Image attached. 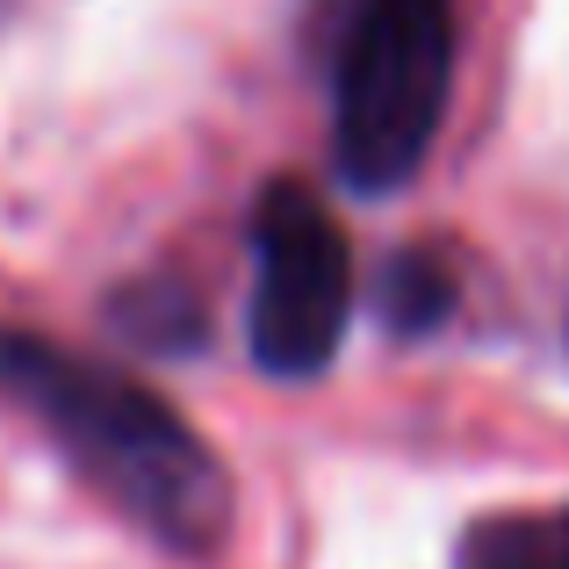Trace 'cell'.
<instances>
[{
	"instance_id": "cell-1",
	"label": "cell",
	"mask_w": 569,
	"mask_h": 569,
	"mask_svg": "<svg viewBox=\"0 0 569 569\" xmlns=\"http://www.w3.org/2000/svg\"><path fill=\"white\" fill-rule=\"evenodd\" d=\"M0 389L66 447V461L159 548L209 556L231 527V483L167 397L116 368L0 325Z\"/></svg>"
},
{
	"instance_id": "cell-5",
	"label": "cell",
	"mask_w": 569,
	"mask_h": 569,
	"mask_svg": "<svg viewBox=\"0 0 569 569\" xmlns=\"http://www.w3.org/2000/svg\"><path fill=\"white\" fill-rule=\"evenodd\" d=\"M447 296H455V281H447L426 252H403V260L389 267V281H382V318L397 325V332H426V325L447 310Z\"/></svg>"
},
{
	"instance_id": "cell-4",
	"label": "cell",
	"mask_w": 569,
	"mask_h": 569,
	"mask_svg": "<svg viewBox=\"0 0 569 569\" xmlns=\"http://www.w3.org/2000/svg\"><path fill=\"white\" fill-rule=\"evenodd\" d=\"M461 569H569V512H556V519H483L461 541Z\"/></svg>"
},
{
	"instance_id": "cell-2",
	"label": "cell",
	"mask_w": 569,
	"mask_h": 569,
	"mask_svg": "<svg viewBox=\"0 0 569 569\" xmlns=\"http://www.w3.org/2000/svg\"><path fill=\"white\" fill-rule=\"evenodd\" d=\"M332 43V159L361 194L426 167L455 87V0H325Z\"/></svg>"
},
{
	"instance_id": "cell-3",
	"label": "cell",
	"mask_w": 569,
	"mask_h": 569,
	"mask_svg": "<svg viewBox=\"0 0 569 569\" xmlns=\"http://www.w3.org/2000/svg\"><path fill=\"white\" fill-rule=\"evenodd\" d=\"M252 361L281 382L325 376L353 310V252L325 194L267 181L252 202Z\"/></svg>"
}]
</instances>
